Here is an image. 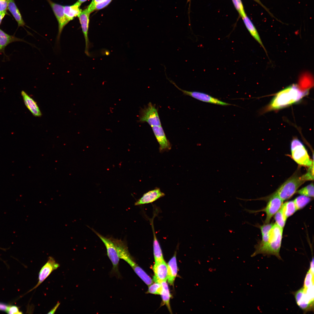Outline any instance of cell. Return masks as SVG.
<instances>
[{"instance_id":"1","label":"cell","mask_w":314,"mask_h":314,"mask_svg":"<svg viewBox=\"0 0 314 314\" xmlns=\"http://www.w3.org/2000/svg\"><path fill=\"white\" fill-rule=\"evenodd\" d=\"M283 230L275 223L274 224L269 232L267 239L264 242L261 241L255 245V251L251 256L254 257L259 254L267 256L273 255L281 260L279 252Z\"/></svg>"},{"instance_id":"2","label":"cell","mask_w":314,"mask_h":314,"mask_svg":"<svg viewBox=\"0 0 314 314\" xmlns=\"http://www.w3.org/2000/svg\"><path fill=\"white\" fill-rule=\"evenodd\" d=\"M308 93V90L302 91L296 85L289 86L276 94L270 102L268 109L278 110L295 104Z\"/></svg>"},{"instance_id":"3","label":"cell","mask_w":314,"mask_h":314,"mask_svg":"<svg viewBox=\"0 0 314 314\" xmlns=\"http://www.w3.org/2000/svg\"><path fill=\"white\" fill-rule=\"evenodd\" d=\"M298 306L304 313L313 311V286L308 288L302 287L294 293Z\"/></svg>"},{"instance_id":"4","label":"cell","mask_w":314,"mask_h":314,"mask_svg":"<svg viewBox=\"0 0 314 314\" xmlns=\"http://www.w3.org/2000/svg\"><path fill=\"white\" fill-rule=\"evenodd\" d=\"M305 181L302 176H293L285 181L274 193L283 201L290 198Z\"/></svg>"},{"instance_id":"5","label":"cell","mask_w":314,"mask_h":314,"mask_svg":"<svg viewBox=\"0 0 314 314\" xmlns=\"http://www.w3.org/2000/svg\"><path fill=\"white\" fill-rule=\"evenodd\" d=\"M291 149L293 159L299 164L310 167L313 164L302 143L298 139H293L291 142Z\"/></svg>"},{"instance_id":"6","label":"cell","mask_w":314,"mask_h":314,"mask_svg":"<svg viewBox=\"0 0 314 314\" xmlns=\"http://www.w3.org/2000/svg\"><path fill=\"white\" fill-rule=\"evenodd\" d=\"M139 121L146 122L151 127L161 126L158 110L155 105L151 102L140 110Z\"/></svg>"},{"instance_id":"7","label":"cell","mask_w":314,"mask_h":314,"mask_svg":"<svg viewBox=\"0 0 314 314\" xmlns=\"http://www.w3.org/2000/svg\"><path fill=\"white\" fill-rule=\"evenodd\" d=\"M92 230L101 240L106 248L107 255L112 263L113 270L116 273H118V265L120 258L116 247L110 238L105 237L93 229Z\"/></svg>"},{"instance_id":"8","label":"cell","mask_w":314,"mask_h":314,"mask_svg":"<svg viewBox=\"0 0 314 314\" xmlns=\"http://www.w3.org/2000/svg\"><path fill=\"white\" fill-rule=\"evenodd\" d=\"M50 5L58 23V32L56 39V43L58 44L63 29L69 21L64 12V6L56 3L51 0H47Z\"/></svg>"},{"instance_id":"9","label":"cell","mask_w":314,"mask_h":314,"mask_svg":"<svg viewBox=\"0 0 314 314\" xmlns=\"http://www.w3.org/2000/svg\"><path fill=\"white\" fill-rule=\"evenodd\" d=\"M168 80L179 90L182 92L184 94L190 96L199 101L223 106L233 105L220 101L204 93L196 91H189L182 89L179 88L173 81L169 79Z\"/></svg>"},{"instance_id":"10","label":"cell","mask_w":314,"mask_h":314,"mask_svg":"<svg viewBox=\"0 0 314 314\" xmlns=\"http://www.w3.org/2000/svg\"><path fill=\"white\" fill-rule=\"evenodd\" d=\"M283 201L274 194L269 200L265 207L262 210L266 214L265 224L269 223L272 217L281 208Z\"/></svg>"},{"instance_id":"11","label":"cell","mask_w":314,"mask_h":314,"mask_svg":"<svg viewBox=\"0 0 314 314\" xmlns=\"http://www.w3.org/2000/svg\"><path fill=\"white\" fill-rule=\"evenodd\" d=\"M60 266L54 259L49 256L47 262L41 269L39 274L38 281L37 284L29 292L38 287L48 276L54 270L57 269Z\"/></svg>"},{"instance_id":"12","label":"cell","mask_w":314,"mask_h":314,"mask_svg":"<svg viewBox=\"0 0 314 314\" xmlns=\"http://www.w3.org/2000/svg\"><path fill=\"white\" fill-rule=\"evenodd\" d=\"M90 13L86 8L82 11L81 13L78 16L81 25L82 31L83 34L85 41V52L88 56H90L89 49L90 47V42L88 37V33L89 23V17Z\"/></svg>"},{"instance_id":"13","label":"cell","mask_w":314,"mask_h":314,"mask_svg":"<svg viewBox=\"0 0 314 314\" xmlns=\"http://www.w3.org/2000/svg\"><path fill=\"white\" fill-rule=\"evenodd\" d=\"M152 131L159 145L160 153L168 151L171 149L172 145L167 139L164 131L161 126L152 127Z\"/></svg>"},{"instance_id":"14","label":"cell","mask_w":314,"mask_h":314,"mask_svg":"<svg viewBox=\"0 0 314 314\" xmlns=\"http://www.w3.org/2000/svg\"><path fill=\"white\" fill-rule=\"evenodd\" d=\"M159 188L149 190L144 193L135 203V206L140 205L152 203L165 196Z\"/></svg>"},{"instance_id":"15","label":"cell","mask_w":314,"mask_h":314,"mask_svg":"<svg viewBox=\"0 0 314 314\" xmlns=\"http://www.w3.org/2000/svg\"><path fill=\"white\" fill-rule=\"evenodd\" d=\"M153 270L154 274L153 280L155 282L166 281L167 280V265L164 260L155 263Z\"/></svg>"},{"instance_id":"16","label":"cell","mask_w":314,"mask_h":314,"mask_svg":"<svg viewBox=\"0 0 314 314\" xmlns=\"http://www.w3.org/2000/svg\"><path fill=\"white\" fill-rule=\"evenodd\" d=\"M21 94L26 106L32 114L35 117L41 116L42 113L36 102L24 91Z\"/></svg>"},{"instance_id":"17","label":"cell","mask_w":314,"mask_h":314,"mask_svg":"<svg viewBox=\"0 0 314 314\" xmlns=\"http://www.w3.org/2000/svg\"><path fill=\"white\" fill-rule=\"evenodd\" d=\"M153 218L150 221L153 235V248L154 256L155 263L164 260L163 255L160 245L155 231L153 224Z\"/></svg>"},{"instance_id":"18","label":"cell","mask_w":314,"mask_h":314,"mask_svg":"<svg viewBox=\"0 0 314 314\" xmlns=\"http://www.w3.org/2000/svg\"><path fill=\"white\" fill-rule=\"evenodd\" d=\"M17 41L26 42L14 35L8 34L0 29V53H4L5 48L9 44Z\"/></svg>"},{"instance_id":"19","label":"cell","mask_w":314,"mask_h":314,"mask_svg":"<svg viewBox=\"0 0 314 314\" xmlns=\"http://www.w3.org/2000/svg\"><path fill=\"white\" fill-rule=\"evenodd\" d=\"M81 4L78 1L71 6H64V13L69 21L78 16L82 11L80 8Z\"/></svg>"},{"instance_id":"20","label":"cell","mask_w":314,"mask_h":314,"mask_svg":"<svg viewBox=\"0 0 314 314\" xmlns=\"http://www.w3.org/2000/svg\"><path fill=\"white\" fill-rule=\"evenodd\" d=\"M176 253L170 259L167 264L168 281L171 285H173L176 276L177 267L176 262Z\"/></svg>"},{"instance_id":"21","label":"cell","mask_w":314,"mask_h":314,"mask_svg":"<svg viewBox=\"0 0 314 314\" xmlns=\"http://www.w3.org/2000/svg\"><path fill=\"white\" fill-rule=\"evenodd\" d=\"M242 18L246 28L249 33L263 48L266 52L258 33L252 22L247 16L246 14L242 16Z\"/></svg>"},{"instance_id":"22","label":"cell","mask_w":314,"mask_h":314,"mask_svg":"<svg viewBox=\"0 0 314 314\" xmlns=\"http://www.w3.org/2000/svg\"><path fill=\"white\" fill-rule=\"evenodd\" d=\"M18 23V26H23L25 23L14 0H9L8 8Z\"/></svg>"},{"instance_id":"23","label":"cell","mask_w":314,"mask_h":314,"mask_svg":"<svg viewBox=\"0 0 314 314\" xmlns=\"http://www.w3.org/2000/svg\"><path fill=\"white\" fill-rule=\"evenodd\" d=\"M134 272L148 286L153 283V281L143 270L135 262L131 266Z\"/></svg>"},{"instance_id":"24","label":"cell","mask_w":314,"mask_h":314,"mask_svg":"<svg viewBox=\"0 0 314 314\" xmlns=\"http://www.w3.org/2000/svg\"><path fill=\"white\" fill-rule=\"evenodd\" d=\"M281 209L287 219L297 210L294 201H290L285 203L282 204Z\"/></svg>"},{"instance_id":"25","label":"cell","mask_w":314,"mask_h":314,"mask_svg":"<svg viewBox=\"0 0 314 314\" xmlns=\"http://www.w3.org/2000/svg\"><path fill=\"white\" fill-rule=\"evenodd\" d=\"M158 283H160L162 286V290L160 295L161 296L163 302L171 312V311L170 304V295L168 285L166 281H161Z\"/></svg>"},{"instance_id":"26","label":"cell","mask_w":314,"mask_h":314,"mask_svg":"<svg viewBox=\"0 0 314 314\" xmlns=\"http://www.w3.org/2000/svg\"><path fill=\"white\" fill-rule=\"evenodd\" d=\"M311 200L309 197L301 195L295 199L294 201L297 210L304 207Z\"/></svg>"},{"instance_id":"27","label":"cell","mask_w":314,"mask_h":314,"mask_svg":"<svg viewBox=\"0 0 314 314\" xmlns=\"http://www.w3.org/2000/svg\"><path fill=\"white\" fill-rule=\"evenodd\" d=\"M274 215L275 224L283 229L287 219L284 215L281 208Z\"/></svg>"},{"instance_id":"28","label":"cell","mask_w":314,"mask_h":314,"mask_svg":"<svg viewBox=\"0 0 314 314\" xmlns=\"http://www.w3.org/2000/svg\"><path fill=\"white\" fill-rule=\"evenodd\" d=\"M298 193L309 197H314V185L313 183L302 188L298 190Z\"/></svg>"},{"instance_id":"29","label":"cell","mask_w":314,"mask_h":314,"mask_svg":"<svg viewBox=\"0 0 314 314\" xmlns=\"http://www.w3.org/2000/svg\"><path fill=\"white\" fill-rule=\"evenodd\" d=\"M150 286L148 291V293L160 295L162 290V286L160 283L155 282Z\"/></svg>"},{"instance_id":"30","label":"cell","mask_w":314,"mask_h":314,"mask_svg":"<svg viewBox=\"0 0 314 314\" xmlns=\"http://www.w3.org/2000/svg\"><path fill=\"white\" fill-rule=\"evenodd\" d=\"M233 4L241 17L246 14L241 0H232Z\"/></svg>"},{"instance_id":"31","label":"cell","mask_w":314,"mask_h":314,"mask_svg":"<svg viewBox=\"0 0 314 314\" xmlns=\"http://www.w3.org/2000/svg\"><path fill=\"white\" fill-rule=\"evenodd\" d=\"M112 0H106L102 2L98 3L94 5L90 10H88L90 13L95 10L101 9L108 6Z\"/></svg>"},{"instance_id":"32","label":"cell","mask_w":314,"mask_h":314,"mask_svg":"<svg viewBox=\"0 0 314 314\" xmlns=\"http://www.w3.org/2000/svg\"><path fill=\"white\" fill-rule=\"evenodd\" d=\"M310 167L308 172L302 176L304 179L305 181L312 180L313 179V164Z\"/></svg>"},{"instance_id":"33","label":"cell","mask_w":314,"mask_h":314,"mask_svg":"<svg viewBox=\"0 0 314 314\" xmlns=\"http://www.w3.org/2000/svg\"><path fill=\"white\" fill-rule=\"evenodd\" d=\"M6 312L8 314L22 313L19 311L18 307L13 305L8 306Z\"/></svg>"},{"instance_id":"34","label":"cell","mask_w":314,"mask_h":314,"mask_svg":"<svg viewBox=\"0 0 314 314\" xmlns=\"http://www.w3.org/2000/svg\"><path fill=\"white\" fill-rule=\"evenodd\" d=\"M9 0H0V12H6Z\"/></svg>"},{"instance_id":"35","label":"cell","mask_w":314,"mask_h":314,"mask_svg":"<svg viewBox=\"0 0 314 314\" xmlns=\"http://www.w3.org/2000/svg\"><path fill=\"white\" fill-rule=\"evenodd\" d=\"M106 0H92L91 2L90 3L87 8L88 10H90L93 6L95 5L96 4L98 3H99L103 1H105Z\"/></svg>"},{"instance_id":"36","label":"cell","mask_w":314,"mask_h":314,"mask_svg":"<svg viewBox=\"0 0 314 314\" xmlns=\"http://www.w3.org/2000/svg\"><path fill=\"white\" fill-rule=\"evenodd\" d=\"M254 0L257 3L260 5L262 7H263L270 15L272 16V17L274 16H273L272 14L270 13V12L269 10L261 2V1L260 0Z\"/></svg>"},{"instance_id":"37","label":"cell","mask_w":314,"mask_h":314,"mask_svg":"<svg viewBox=\"0 0 314 314\" xmlns=\"http://www.w3.org/2000/svg\"><path fill=\"white\" fill-rule=\"evenodd\" d=\"M60 303L58 302L56 305L48 313V314H53L56 311L58 308L60 304Z\"/></svg>"},{"instance_id":"38","label":"cell","mask_w":314,"mask_h":314,"mask_svg":"<svg viewBox=\"0 0 314 314\" xmlns=\"http://www.w3.org/2000/svg\"><path fill=\"white\" fill-rule=\"evenodd\" d=\"M8 305L4 303L0 302V311H5L6 312Z\"/></svg>"},{"instance_id":"39","label":"cell","mask_w":314,"mask_h":314,"mask_svg":"<svg viewBox=\"0 0 314 314\" xmlns=\"http://www.w3.org/2000/svg\"><path fill=\"white\" fill-rule=\"evenodd\" d=\"M6 13V12H0V25L3 18Z\"/></svg>"},{"instance_id":"40","label":"cell","mask_w":314,"mask_h":314,"mask_svg":"<svg viewBox=\"0 0 314 314\" xmlns=\"http://www.w3.org/2000/svg\"><path fill=\"white\" fill-rule=\"evenodd\" d=\"M87 0H78V1L81 4L82 3L85 2Z\"/></svg>"},{"instance_id":"41","label":"cell","mask_w":314,"mask_h":314,"mask_svg":"<svg viewBox=\"0 0 314 314\" xmlns=\"http://www.w3.org/2000/svg\"><path fill=\"white\" fill-rule=\"evenodd\" d=\"M190 0H187V1L188 2Z\"/></svg>"},{"instance_id":"42","label":"cell","mask_w":314,"mask_h":314,"mask_svg":"<svg viewBox=\"0 0 314 314\" xmlns=\"http://www.w3.org/2000/svg\"><path fill=\"white\" fill-rule=\"evenodd\" d=\"M0 249H2V248H1L0 247Z\"/></svg>"}]
</instances>
